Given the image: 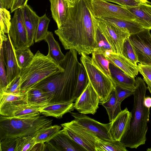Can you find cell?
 <instances>
[{"label": "cell", "mask_w": 151, "mask_h": 151, "mask_svg": "<svg viewBox=\"0 0 151 151\" xmlns=\"http://www.w3.org/2000/svg\"><path fill=\"white\" fill-rule=\"evenodd\" d=\"M89 0H77L69 7L63 24L55 31L65 49L88 55L96 48L95 31L89 7Z\"/></svg>", "instance_id": "1"}, {"label": "cell", "mask_w": 151, "mask_h": 151, "mask_svg": "<svg viewBox=\"0 0 151 151\" xmlns=\"http://www.w3.org/2000/svg\"><path fill=\"white\" fill-rule=\"evenodd\" d=\"M78 53L75 50H69L65 55L64 59L59 63L63 70L47 78L33 87L47 93L51 99L50 103L76 100V90L81 65L78 61Z\"/></svg>", "instance_id": "2"}, {"label": "cell", "mask_w": 151, "mask_h": 151, "mask_svg": "<svg viewBox=\"0 0 151 151\" xmlns=\"http://www.w3.org/2000/svg\"><path fill=\"white\" fill-rule=\"evenodd\" d=\"M135 86L129 129L121 142L126 147L137 149L146 140L150 108L144 104L147 87L143 79L137 77Z\"/></svg>", "instance_id": "3"}, {"label": "cell", "mask_w": 151, "mask_h": 151, "mask_svg": "<svg viewBox=\"0 0 151 151\" xmlns=\"http://www.w3.org/2000/svg\"><path fill=\"white\" fill-rule=\"evenodd\" d=\"M63 70L48 55H45L38 50L29 64L20 70L21 93H27L44 79Z\"/></svg>", "instance_id": "4"}, {"label": "cell", "mask_w": 151, "mask_h": 151, "mask_svg": "<svg viewBox=\"0 0 151 151\" xmlns=\"http://www.w3.org/2000/svg\"><path fill=\"white\" fill-rule=\"evenodd\" d=\"M52 121L40 114L22 118L0 115V140L34 136L41 129L51 125Z\"/></svg>", "instance_id": "5"}, {"label": "cell", "mask_w": 151, "mask_h": 151, "mask_svg": "<svg viewBox=\"0 0 151 151\" xmlns=\"http://www.w3.org/2000/svg\"><path fill=\"white\" fill-rule=\"evenodd\" d=\"M80 58L87 72L89 82L99 96L100 103L106 101L115 89L116 85L92 63L91 58L82 53Z\"/></svg>", "instance_id": "6"}, {"label": "cell", "mask_w": 151, "mask_h": 151, "mask_svg": "<svg viewBox=\"0 0 151 151\" xmlns=\"http://www.w3.org/2000/svg\"><path fill=\"white\" fill-rule=\"evenodd\" d=\"M89 9L91 14L96 18H114L134 20V15L127 8L119 5L99 0H89Z\"/></svg>", "instance_id": "7"}, {"label": "cell", "mask_w": 151, "mask_h": 151, "mask_svg": "<svg viewBox=\"0 0 151 151\" xmlns=\"http://www.w3.org/2000/svg\"><path fill=\"white\" fill-rule=\"evenodd\" d=\"M63 132L86 151H96L98 138L73 120L61 124Z\"/></svg>", "instance_id": "8"}, {"label": "cell", "mask_w": 151, "mask_h": 151, "mask_svg": "<svg viewBox=\"0 0 151 151\" xmlns=\"http://www.w3.org/2000/svg\"><path fill=\"white\" fill-rule=\"evenodd\" d=\"M96 18L101 31L111 46L114 53L122 55L124 43L130 35L113 24Z\"/></svg>", "instance_id": "9"}, {"label": "cell", "mask_w": 151, "mask_h": 151, "mask_svg": "<svg viewBox=\"0 0 151 151\" xmlns=\"http://www.w3.org/2000/svg\"><path fill=\"white\" fill-rule=\"evenodd\" d=\"M8 34L15 49L29 47L22 8L18 9L14 11Z\"/></svg>", "instance_id": "10"}, {"label": "cell", "mask_w": 151, "mask_h": 151, "mask_svg": "<svg viewBox=\"0 0 151 151\" xmlns=\"http://www.w3.org/2000/svg\"><path fill=\"white\" fill-rule=\"evenodd\" d=\"M138 57V62L151 66V34L150 30L142 31L129 37Z\"/></svg>", "instance_id": "11"}, {"label": "cell", "mask_w": 151, "mask_h": 151, "mask_svg": "<svg viewBox=\"0 0 151 151\" xmlns=\"http://www.w3.org/2000/svg\"><path fill=\"white\" fill-rule=\"evenodd\" d=\"M75 122L97 137L106 140H113L110 131V124H103L85 114L70 112Z\"/></svg>", "instance_id": "12"}, {"label": "cell", "mask_w": 151, "mask_h": 151, "mask_svg": "<svg viewBox=\"0 0 151 151\" xmlns=\"http://www.w3.org/2000/svg\"><path fill=\"white\" fill-rule=\"evenodd\" d=\"M99 96L89 82L85 90L76 100L74 107L80 114L93 115L99 108Z\"/></svg>", "instance_id": "13"}, {"label": "cell", "mask_w": 151, "mask_h": 151, "mask_svg": "<svg viewBox=\"0 0 151 151\" xmlns=\"http://www.w3.org/2000/svg\"><path fill=\"white\" fill-rule=\"evenodd\" d=\"M7 34L8 38L3 42L0 47L2 46L3 48L8 87L14 79L19 75L20 70L15 56V48L12 43L9 35Z\"/></svg>", "instance_id": "14"}, {"label": "cell", "mask_w": 151, "mask_h": 151, "mask_svg": "<svg viewBox=\"0 0 151 151\" xmlns=\"http://www.w3.org/2000/svg\"><path fill=\"white\" fill-rule=\"evenodd\" d=\"M27 104V93L15 94L0 92V115L10 116L19 106Z\"/></svg>", "instance_id": "15"}, {"label": "cell", "mask_w": 151, "mask_h": 151, "mask_svg": "<svg viewBox=\"0 0 151 151\" xmlns=\"http://www.w3.org/2000/svg\"><path fill=\"white\" fill-rule=\"evenodd\" d=\"M45 143L46 151H86L62 130H60L51 140Z\"/></svg>", "instance_id": "16"}, {"label": "cell", "mask_w": 151, "mask_h": 151, "mask_svg": "<svg viewBox=\"0 0 151 151\" xmlns=\"http://www.w3.org/2000/svg\"><path fill=\"white\" fill-rule=\"evenodd\" d=\"M132 116L126 107L109 122L110 131L113 140L121 141L129 130Z\"/></svg>", "instance_id": "17"}, {"label": "cell", "mask_w": 151, "mask_h": 151, "mask_svg": "<svg viewBox=\"0 0 151 151\" xmlns=\"http://www.w3.org/2000/svg\"><path fill=\"white\" fill-rule=\"evenodd\" d=\"M22 9L27 33L28 46L29 47L34 43L40 17L27 4Z\"/></svg>", "instance_id": "18"}, {"label": "cell", "mask_w": 151, "mask_h": 151, "mask_svg": "<svg viewBox=\"0 0 151 151\" xmlns=\"http://www.w3.org/2000/svg\"><path fill=\"white\" fill-rule=\"evenodd\" d=\"M127 8L134 16V21L144 29L151 30V5L142 3L137 6Z\"/></svg>", "instance_id": "19"}, {"label": "cell", "mask_w": 151, "mask_h": 151, "mask_svg": "<svg viewBox=\"0 0 151 151\" xmlns=\"http://www.w3.org/2000/svg\"><path fill=\"white\" fill-rule=\"evenodd\" d=\"M73 102L56 104L49 103L42 108L40 110V113L45 116H51L60 119L65 114L74 111L75 109Z\"/></svg>", "instance_id": "20"}, {"label": "cell", "mask_w": 151, "mask_h": 151, "mask_svg": "<svg viewBox=\"0 0 151 151\" xmlns=\"http://www.w3.org/2000/svg\"><path fill=\"white\" fill-rule=\"evenodd\" d=\"M106 57L110 63L118 67L131 77L135 78L138 75L139 72L137 66L123 55L112 53Z\"/></svg>", "instance_id": "21"}, {"label": "cell", "mask_w": 151, "mask_h": 151, "mask_svg": "<svg viewBox=\"0 0 151 151\" xmlns=\"http://www.w3.org/2000/svg\"><path fill=\"white\" fill-rule=\"evenodd\" d=\"M109 69L112 80L116 85L134 90L135 87V79L126 74L120 69L110 63Z\"/></svg>", "instance_id": "22"}, {"label": "cell", "mask_w": 151, "mask_h": 151, "mask_svg": "<svg viewBox=\"0 0 151 151\" xmlns=\"http://www.w3.org/2000/svg\"><path fill=\"white\" fill-rule=\"evenodd\" d=\"M52 17L59 28L67 18L69 6L66 0H49Z\"/></svg>", "instance_id": "23"}, {"label": "cell", "mask_w": 151, "mask_h": 151, "mask_svg": "<svg viewBox=\"0 0 151 151\" xmlns=\"http://www.w3.org/2000/svg\"><path fill=\"white\" fill-rule=\"evenodd\" d=\"M91 15L95 29L96 43V48L93 52L102 54L106 57L114 53L111 46L101 31L97 19L91 14Z\"/></svg>", "instance_id": "24"}, {"label": "cell", "mask_w": 151, "mask_h": 151, "mask_svg": "<svg viewBox=\"0 0 151 151\" xmlns=\"http://www.w3.org/2000/svg\"><path fill=\"white\" fill-rule=\"evenodd\" d=\"M97 18L116 25L127 32L130 35L137 33L144 29L134 20L110 17H102Z\"/></svg>", "instance_id": "25"}, {"label": "cell", "mask_w": 151, "mask_h": 151, "mask_svg": "<svg viewBox=\"0 0 151 151\" xmlns=\"http://www.w3.org/2000/svg\"><path fill=\"white\" fill-rule=\"evenodd\" d=\"M44 40L48 45L47 55L59 64L64 59L65 55L62 52L59 44L55 40L52 32L48 31Z\"/></svg>", "instance_id": "26"}, {"label": "cell", "mask_w": 151, "mask_h": 151, "mask_svg": "<svg viewBox=\"0 0 151 151\" xmlns=\"http://www.w3.org/2000/svg\"><path fill=\"white\" fill-rule=\"evenodd\" d=\"M27 93L29 104L45 105L50 103L51 99L49 94L41 89L33 87Z\"/></svg>", "instance_id": "27"}, {"label": "cell", "mask_w": 151, "mask_h": 151, "mask_svg": "<svg viewBox=\"0 0 151 151\" xmlns=\"http://www.w3.org/2000/svg\"><path fill=\"white\" fill-rule=\"evenodd\" d=\"M121 103L117 99L114 89L107 100L101 103L106 110L110 122L113 120L122 111L121 108Z\"/></svg>", "instance_id": "28"}, {"label": "cell", "mask_w": 151, "mask_h": 151, "mask_svg": "<svg viewBox=\"0 0 151 151\" xmlns=\"http://www.w3.org/2000/svg\"><path fill=\"white\" fill-rule=\"evenodd\" d=\"M47 104H24L16 109L12 113L10 116L22 118L36 116L41 114L40 113V110Z\"/></svg>", "instance_id": "29"}, {"label": "cell", "mask_w": 151, "mask_h": 151, "mask_svg": "<svg viewBox=\"0 0 151 151\" xmlns=\"http://www.w3.org/2000/svg\"><path fill=\"white\" fill-rule=\"evenodd\" d=\"M96 151H127L125 145L121 141L106 140L98 138Z\"/></svg>", "instance_id": "30"}, {"label": "cell", "mask_w": 151, "mask_h": 151, "mask_svg": "<svg viewBox=\"0 0 151 151\" xmlns=\"http://www.w3.org/2000/svg\"><path fill=\"white\" fill-rule=\"evenodd\" d=\"M62 127L57 125H51L41 129L34 136L36 143L48 142L60 131Z\"/></svg>", "instance_id": "31"}, {"label": "cell", "mask_w": 151, "mask_h": 151, "mask_svg": "<svg viewBox=\"0 0 151 151\" xmlns=\"http://www.w3.org/2000/svg\"><path fill=\"white\" fill-rule=\"evenodd\" d=\"M91 61L94 66L112 80L109 68L110 62L104 55L93 52Z\"/></svg>", "instance_id": "32"}, {"label": "cell", "mask_w": 151, "mask_h": 151, "mask_svg": "<svg viewBox=\"0 0 151 151\" xmlns=\"http://www.w3.org/2000/svg\"><path fill=\"white\" fill-rule=\"evenodd\" d=\"M15 53L18 65L20 70L29 64L34 55L29 47L15 49Z\"/></svg>", "instance_id": "33"}, {"label": "cell", "mask_w": 151, "mask_h": 151, "mask_svg": "<svg viewBox=\"0 0 151 151\" xmlns=\"http://www.w3.org/2000/svg\"><path fill=\"white\" fill-rule=\"evenodd\" d=\"M50 21L45 14L40 17L38 24L35 37V42H39L44 40L48 31V27Z\"/></svg>", "instance_id": "34"}, {"label": "cell", "mask_w": 151, "mask_h": 151, "mask_svg": "<svg viewBox=\"0 0 151 151\" xmlns=\"http://www.w3.org/2000/svg\"><path fill=\"white\" fill-rule=\"evenodd\" d=\"M89 81L86 70L83 64L81 65L78 78L75 94L76 100L82 93L88 85Z\"/></svg>", "instance_id": "35"}, {"label": "cell", "mask_w": 151, "mask_h": 151, "mask_svg": "<svg viewBox=\"0 0 151 151\" xmlns=\"http://www.w3.org/2000/svg\"><path fill=\"white\" fill-rule=\"evenodd\" d=\"M122 55L135 65L137 66V63L138 62V57L129 37L125 40L124 43Z\"/></svg>", "instance_id": "36"}, {"label": "cell", "mask_w": 151, "mask_h": 151, "mask_svg": "<svg viewBox=\"0 0 151 151\" xmlns=\"http://www.w3.org/2000/svg\"><path fill=\"white\" fill-rule=\"evenodd\" d=\"M11 15L7 9L0 5V35L8 34L11 25Z\"/></svg>", "instance_id": "37"}, {"label": "cell", "mask_w": 151, "mask_h": 151, "mask_svg": "<svg viewBox=\"0 0 151 151\" xmlns=\"http://www.w3.org/2000/svg\"><path fill=\"white\" fill-rule=\"evenodd\" d=\"M35 144V139L34 136L18 138L17 151H31Z\"/></svg>", "instance_id": "38"}, {"label": "cell", "mask_w": 151, "mask_h": 151, "mask_svg": "<svg viewBox=\"0 0 151 151\" xmlns=\"http://www.w3.org/2000/svg\"><path fill=\"white\" fill-rule=\"evenodd\" d=\"M5 67L3 50L1 46L0 47V92L5 91L8 86Z\"/></svg>", "instance_id": "39"}, {"label": "cell", "mask_w": 151, "mask_h": 151, "mask_svg": "<svg viewBox=\"0 0 151 151\" xmlns=\"http://www.w3.org/2000/svg\"><path fill=\"white\" fill-rule=\"evenodd\" d=\"M18 138H6L0 140V151H17Z\"/></svg>", "instance_id": "40"}, {"label": "cell", "mask_w": 151, "mask_h": 151, "mask_svg": "<svg viewBox=\"0 0 151 151\" xmlns=\"http://www.w3.org/2000/svg\"><path fill=\"white\" fill-rule=\"evenodd\" d=\"M118 101L122 103L126 98L133 95L134 90L128 89L116 85L114 89Z\"/></svg>", "instance_id": "41"}, {"label": "cell", "mask_w": 151, "mask_h": 151, "mask_svg": "<svg viewBox=\"0 0 151 151\" xmlns=\"http://www.w3.org/2000/svg\"><path fill=\"white\" fill-rule=\"evenodd\" d=\"M20 81V77L19 75L14 79L5 91L4 92L15 94L21 93Z\"/></svg>", "instance_id": "42"}, {"label": "cell", "mask_w": 151, "mask_h": 151, "mask_svg": "<svg viewBox=\"0 0 151 151\" xmlns=\"http://www.w3.org/2000/svg\"><path fill=\"white\" fill-rule=\"evenodd\" d=\"M116 3L123 7L128 8L138 6L142 2L137 0H99Z\"/></svg>", "instance_id": "43"}, {"label": "cell", "mask_w": 151, "mask_h": 151, "mask_svg": "<svg viewBox=\"0 0 151 151\" xmlns=\"http://www.w3.org/2000/svg\"><path fill=\"white\" fill-rule=\"evenodd\" d=\"M137 67L139 72L143 76V80H147L151 82V66L139 63Z\"/></svg>", "instance_id": "44"}, {"label": "cell", "mask_w": 151, "mask_h": 151, "mask_svg": "<svg viewBox=\"0 0 151 151\" xmlns=\"http://www.w3.org/2000/svg\"><path fill=\"white\" fill-rule=\"evenodd\" d=\"M28 0H14L10 8L11 13L14 12L16 9L22 8L27 4Z\"/></svg>", "instance_id": "45"}, {"label": "cell", "mask_w": 151, "mask_h": 151, "mask_svg": "<svg viewBox=\"0 0 151 151\" xmlns=\"http://www.w3.org/2000/svg\"><path fill=\"white\" fill-rule=\"evenodd\" d=\"M46 146L45 143H36L31 151H46Z\"/></svg>", "instance_id": "46"}, {"label": "cell", "mask_w": 151, "mask_h": 151, "mask_svg": "<svg viewBox=\"0 0 151 151\" xmlns=\"http://www.w3.org/2000/svg\"><path fill=\"white\" fill-rule=\"evenodd\" d=\"M13 1L14 0H0V5L6 9H10Z\"/></svg>", "instance_id": "47"}, {"label": "cell", "mask_w": 151, "mask_h": 151, "mask_svg": "<svg viewBox=\"0 0 151 151\" xmlns=\"http://www.w3.org/2000/svg\"><path fill=\"white\" fill-rule=\"evenodd\" d=\"M144 103L146 107L150 109L151 107V98L149 96H145Z\"/></svg>", "instance_id": "48"}, {"label": "cell", "mask_w": 151, "mask_h": 151, "mask_svg": "<svg viewBox=\"0 0 151 151\" xmlns=\"http://www.w3.org/2000/svg\"><path fill=\"white\" fill-rule=\"evenodd\" d=\"M77 0H66L68 4L69 7L74 6Z\"/></svg>", "instance_id": "49"}, {"label": "cell", "mask_w": 151, "mask_h": 151, "mask_svg": "<svg viewBox=\"0 0 151 151\" xmlns=\"http://www.w3.org/2000/svg\"><path fill=\"white\" fill-rule=\"evenodd\" d=\"M139 1L142 3H147L148 4L150 3L148 1V0H137Z\"/></svg>", "instance_id": "50"}, {"label": "cell", "mask_w": 151, "mask_h": 151, "mask_svg": "<svg viewBox=\"0 0 151 151\" xmlns=\"http://www.w3.org/2000/svg\"><path fill=\"white\" fill-rule=\"evenodd\" d=\"M147 150V151H151V148H148V149Z\"/></svg>", "instance_id": "51"}]
</instances>
